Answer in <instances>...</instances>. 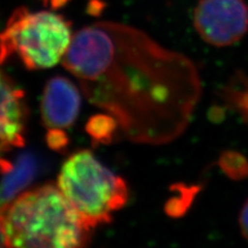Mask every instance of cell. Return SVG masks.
<instances>
[{"label": "cell", "mask_w": 248, "mask_h": 248, "mask_svg": "<svg viewBox=\"0 0 248 248\" xmlns=\"http://www.w3.org/2000/svg\"><path fill=\"white\" fill-rule=\"evenodd\" d=\"M80 108V92L68 78L55 76L46 82L41 103L42 120L46 129L71 127Z\"/></svg>", "instance_id": "cell-7"}, {"label": "cell", "mask_w": 248, "mask_h": 248, "mask_svg": "<svg viewBox=\"0 0 248 248\" xmlns=\"http://www.w3.org/2000/svg\"><path fill=\"white\" fill-rule=\"evenodd\" d=\"M2 80H3V74H1V72H0V87H1Z\"/></svg>", "instance_id": "cell-15"}, {"label": "cell", "mask_w": 248, "mask_h": 248, "mask_svg": "<svg viewBox=\"0 0 248 248\" xmlns=\"http://www.w3.org/2000/svg\"><path fill=\"white\" fill-rule=\"evenodd\" d=\"M62 64L122 136L166 145L190 124L203 92L197 64L135 27L98 22L77 31Z\"/></svg>", "instance_id": "cell-1"}, {"label": "cell", "mask_w": 248, "mask_h": 248, "mask_svg": "<svg viewBox=\"0 0 248 248\" xmlns=\"http://www.w3.org/2000/svg\"><path fill=\"white\" fill-rule=\"evenodd\" d=\"M118 130L117 121L108 113L92 116L86 123V131L92 142L96 144H110L115 140Z\"/></svg>", "instance_id": "cell-10"}, {"label": "cell", "mask_w": 248, "mask_h": 248, "mask_svg": "<svg viewBox=\"0 0 248 248\" xmlns=\"http://www.w3.org/2000/svg\"><path fill=\"white\" fill-rule=\"evenodd\" d=\"M46 142L50 149L57 152H64L69 144V138L64 129H48Z\"/></svg>", "instance_id": "cell-13"}, {"label": "cell", "mask_w": 248, "mask_h": 248, "mask_svg": "<svg viewBox=\"0 0 248 248\" xmlns=\"http://www.w3.org/2000/svg\"><path fill=\"white\" fill-rule=\"evenodd\" d=\"M193 25L205 43L217 48L232 46L248 31V4L244 0H200Z\"/></svg>", "instance_id": "cell-5"}, {"label": "cell", "mask_w": 248, "mask_h": 248, "mask_svg": "<svg viewBox=\"0 0 248 248\" xmlns=\"http://www.w3.org/2000/svg\"><path fill=\"white\" fill-rule=\"evenodd\" d=\"M2 217L10 247H84L93 231L59 187L49 183L12 201Z\"/></svg>", "instance_id": "cell-2"}, {"label": "cell", "mask_w": 248, "mask_h": 248, "mask_svg": "<svg viewBox=\"0 0 248 248\" xmlns=\"http://www.w3.org/2000/svg\"><path fill=\"white\" fill-rule=\"evenodd\" d=\"M239 228L242 236L248 241V199L244 202L239 213Z\"/></svg>", "instance_id": "cell-14"}, {"label": "cell", "mask_w": 248, "mask_h": 248, "mask_svg": "<svg viewBox=\"0 0 248 248\" xmlns=\"http://www.w3.org/2000/svg\"><path fill=\"white\" fill-rule=\"evenodd\" d=\"M218 165L222 172L232 180H243L248 178V160L237 151H223Z\"/></svg>", "instance_id": "cell-11"}, {"label": "cell", "mask_w": 248, "mask_h": 248, "mask_svg": "<svg viewBox=\"0 0 248 248\" xmlns=\"http://www.w3.org/2000/svg\"><path fill=\"white\" fill-rule=\"evenodd\" d=\"M200 187L198 186H188V187H185L183 185H179V196L177 198H173L172 200L169 201L167 204L166 210L168 214L170 216H181L186 210L189 205H191L192 200L196 198L198 195Z\"/></svg>", "instance_id": "cell-12"}, {"label": "cell", "mask_w": 248, "mask_h": 248, "mask_svg": "<svg viewBox=\"0 0 248 248\" xmlns=\"http://www.w3.org/2000/svg\"><path fill=\"white\" fill-rule=\"evenodd\" d=\"M38 168L40 165L33 153L24 152L19 155L14 168L3 174L0 181V212L2 213L15 197L34 180Z\"/></svg>", "instance_id": "cell-8"}, {"label": "cell", "mask_w": 248, "mask_h": 248, "mask_svg": "<svg viewBox=\"0 0 248 248\" xmlns=\"http://www.w3.org/2000/svg\"><path fill=\"white\" fill-rule=\"evenodd\" d=\"M28 107L25 93L11 78L3 74L0 87V173L10 172L14 164L3 155L25 145Z\"/></svg>", "instance_id": "cell-6"}, {"label": "cell", "mask_w": 248, "mask_h": 248, "mask_svg": "<svg viewBox=\"0 0 248 248\" xmlns=\"http://www.w3.org/2000/svg\"><path fill=\"white\" fill-rule=\"evenodd\" d=\"M57 186L90 229L110 223L113 213L125 206L128 188L89 150L72 154L62 165Z\"/></svg>", "instance_id": "cell-3"}, {"label": "cell", "mask_w": 248, "mask_h": 248, "mask_svg": "<svg viewBox=\"0 0 248 248\" xmlns=\"http://www.w3.org/2000/svg\"><path fill=\"white\" fill-rule=\"evenodd\" d=\"M217 93L226 106L248 124V76L240 69L236 71Z\"/></svg>", "instance_id": "cell-9"}, {"label": "cell", "mask_w": 248, "mask_h": 248, "mask_svg": "<svg viewBox=\"0 0 248 248\" xmlns=\"http://www.w3.org/2000/svg\"><path fill=\"white\" fill-rule=\"evenodd\" d=\"M72 24L63 16L18 7L0 32V64L18 58L31 71L55 66L73 41Z\"/></svg>", "instance_id": "cell-4"}]
</instances>
